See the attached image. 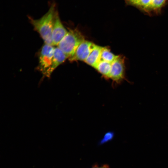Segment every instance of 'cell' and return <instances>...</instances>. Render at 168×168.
I'll return each mask as SVG.
<instances>
[{"label": "cell", "mask_w": 168, "mask_h": 168, "mask_svg": "<svg viewBox=\"0 0 168 168\" xmlns=\"http://www.w3.org/2000/svg\"><path fill=\"white\" fill-rule=\"evenodd\" d=\"M56 10L54 3L50 6L48 12L39 19L29 17L35 30L39 34L44 44L52 45V35Z\"/></svg>", "instance_id": "1"}, {"label": "cell", "mask_w": 168, "mask_h": 168, "mask_svg": "<svg viewBox=\"0 0 168 168\" xmlns=\"http://www.w3.org/2000/svg\"><path fill=\"white\" fill-rule=\"evenodd\" d=\"M84 40V36L77 29L70 30L57 46L69 58Z\"/></svg>", "instance_id": "2"}, {"label": "cell", "mask_w": 168, "mask_h": 168, "mask_svg": "<svg viewBox=\"0 0 168 168\" xmlns=\"http://www.w3.org/2000/svg\"><path fill=\"white\" fill-rule=\"evenodd\" d=\"M54 49L53 46L44 44L40 52L38 69L45 77H49L51 74Z\"/></svg>", "instance_id": "3"}, {"label": "cell", "mask_w": 168, "mask_h": 168, "mask_svg": "<svg viewBox=\"0 0 168 168\" xmlns=\"http://www.w3.org/2000/svg\"><path fill=\"white\" fill-rule=\"evenodd\" d=\"M125 70L124 58L119 55L111 63L109 78L115 84L120 83L125 78Z\"/></svg>", "instance_id": "4"}, {"label": "cell", "mask_w": 168, "mask_h": 168, "mask_svg": "<svg viewBox=\"0 0 168 168\" xmlns=\"http://www.w3.org/2000/svg\"><path fill=\"white\" fill-rule=\"evenodd\" d=\"M96 45L91 42L84 40L79 45L73 55L69 58V60L85 61Z\"/></svg>", "instance_id": "5"}, {"label": "cell", "mask_w": 168, "mask_h": 168, "mask_svg": "<svg viewBox=\"0 0 168 168\" xmlns=\"http://www.w3.org/2000/svg\"><path fill=\"white\" fill-rule=\"evenodd\" d=\"M68 32L62 24L57 11H56L52 32V45H58Z\"/></svg>", "instance_id": "6"}, {"label": "cell", "mask_w": 168, "mask_h": 168, "mask_svg": "<svg viewBox=\"0 0 168 168\" xmlns=\"http://www.w3.org/2000/svg\"><path fill=\"white\" fill-rule=\"evenodd\" d=\"M103 47L96 45L85 62L95 69L101 60V54Z\"/></svg>", "instance_id": "7"}, {"label": "cell", "mask_w": 168, "mask_h": 168, "mask_svg": "<svg viewBox=\"0 0 168 168\" xmlns=\"http://www.w3.org/2000/svg\"><path fill=\"white\" fill-rule=\"evenodd\" d=\"M68 57L58 47L54 48L51 72H53L60 65L63 63Z\"/></svg>", "instance_id": "8"}, {"label": "cell", "mask_w": 168, "mask_h": 168, "mask_svg": "<svg viewBox=\"0 0 168 168\" xmlns=\"http://www.w3.org/2000/svg\"><path fill=\"white\" fill-rule=\"evenodd\" d=\"M111 63L100 60L95 68L103 76L106 78H109Z\"/></svg>", "instance_id": "9"}, {"label": "cell", "mask_w": 168, "mask_h": 168, "mask_svg": "<svg viewBox=\"0 0 168 168\" xmlns=\"http://www.w3.org/2000/svg\"><path fill=\"white\" fill-rule=\"evenodd\" d=\"M106 47H103L101 54V60L112 63L118 57Z\"/></svg>", "instance_id": "10"}, {"label": "cell", "mask_w": 168, "mask_h": 168, "mask_svg": "<svg viewBox=\"0 0 168 168\" xmlns=\"http://www.w3.org/2000/svg\"><path fill=\"white\" fill-rule=\"evenodd\" d=\"M166 0H153L150 9H155L161 7L164 4Z\"/></svg>", "instance_id": "11"}, {"label": "cell", "mask_w": 168, "mask_h": 168, "mask_svg": "<svg viewBox=\"0 0 168 168\" xmlns=\"http://www.w3.org/2000/svg\"><path fill=\"white\" fill-rule=\"evenodd\" d=\"M153 0H139L137 5L145 9H150Z\"/></svg>", "instance_id": "12"}, {"label": "cell", "mask_w": 168, "mask_h": 168, "mask_svg": "<svg viewBox=\"0 0 168 168\" xmlns=\"http://www.w3.org/2000/svg\"><path fill=\"white\" fill-rule=\"evenodd\" d=\"M114 134L112 132H108L105 135L103 139L101 141L100 143H104L109 140H111L113 137Z\"/></svg>", "instance_id": "13"}, {"label": "cell", "mask_w": 168, "mask_h": 168, "mask_svg": "<svg viewBox=\"0 0 168 168\" xmlns=\"http://www.w3.org/2000/svg\"><path fill=\"white\" fill-rule=\"evenodd\" d=\"M92 168H108V167L107 165H104L100 167L95 166Z\"/></svg>", "instance_id": "14"}]
</instances>
